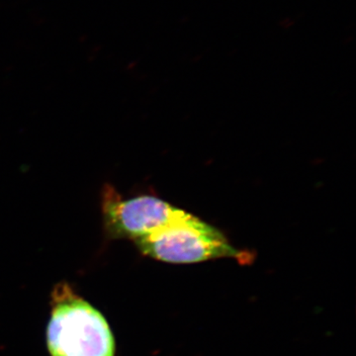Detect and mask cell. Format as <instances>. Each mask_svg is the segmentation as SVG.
<instances>
[{
  "label": "cell",
  "mask_w": 356,
  "mask_h": 356,
  "mask_svg": "<svg viewBox=\"0 0 356 356\" xmlns=\"http://www.w3.org/2000/svg\"><path fill=\"white\" fill-rule=\"evenodd\" d=\"M185 213L154 196L123 199L111 185L103 189V222L112 238L137 242L177 221Z\"/></svg>",
  "instance_id": "cell-3"
},
{
  "label": "cell",
  "mask_w": 356,
  "mask_h": 356,
  "mask_svg": "<svg viewBox=\"0 0 356 356\" xmlns=\"http://www.w3.org/2000/svg\"><path fill=\"white\" fill-rule=\"evenodd\" d=\"M47 341L51 356H114L113 334L95 308L62 285L54 294Z\"/></svg>",
  "instance_id": "cell-1"
},
{
  "label": "cell",
  "mask_w": 356,
  "mask_h": 356,
  "mask_svg": "<svg viewBox=\"0 0 356 356\" xmlns=\"http://www.w3.org/2000/svg\"><path fill=\"white\" fill-rule=\"evenodd\" d=\"M135 243L143 254L170 264H196L224 257L241 259L245 255L219 229L187 212Z\"/></svg>",
  "instance_id": "cell-2"
}]
</instances>
